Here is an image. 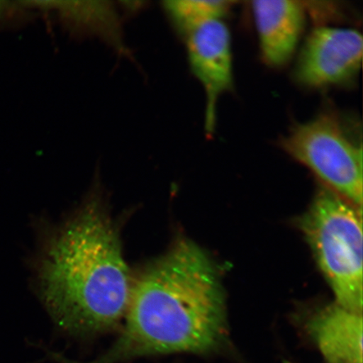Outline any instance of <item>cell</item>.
Here are the masks:
<instances>
[{"label":"cell","mask_w":363,"mask_h":363,"mask_svg":"<svg viewBox=\"0 0 363 363\" xmlns=\"http://www.w3.org/2000/svg\"><path fill=\"white\" fill-rule=\"evenodd\" d=\"M124 326L95 359L60 363H121L174 353L208 354L227 337L224 289L213 262L197 244L180 238L133 279Z\"/></svg>","instance_id":"cell-1"},{"label":"cell","mask_w":363,"mask_h":363,"mask_svg":"<svg viewBox=\"0 0 363 363\" xmlns=\"http://www.w3.org/2000/svg\"><path fill=\"white\" fill-rule=\"evenodd\" d=\"M40 299L66 333L90 337L124 320L133 278L120 228L93 196L48 238L35 269Z\"/></svg>","instance_id":"cell-2"},{"label":"cell","mask_w":363,"mask_h":363,"mask_svg":"<svg viewBox=\"0 0 363 363\" xmlns=\"http://www.w3.org/2000/svg\"><path fill=\"white\" fill-rule=\"evenodd\" d=\"M301 228L335 303L362 312V208L326 187L301 218Z\"/></svg>","instance_id":"cell-3"},{"label":"cell","mask_w":363,"mask_h":363,"mask_svg":"<svg viewBox=\"0 0 363 363\" xmlns=\"http://www.w3.org/2000/svg\"><path fill=\"white\" fill-rule=\"evenodd\" d=\"M286 152L306 166L326 187L362 206V150L330 116L299 124L283 140Z\"/></svg>","instance_id":"cell-4"},{"label":"cell","mask_w":363,"mask_h":363,"mask_svg":"<svg viewBox=\"0 0 363 363\" xmlns=\"http://www.w3.org/2000/svg\"><path fill=\"white\" fill-rule=\"evenodd\" d=\"M363 40L359 31L322 26L312 31L299 53L295 76L310 88L343 84L359 71Z\"/></svg>","instance_id":"cell-5"},{"label":"cell","mask_w":363,"mask_h":363,"mask_svg":"<svg viewBox=\"0 0 363 363\" xmlns=\"http://www.w3.org/2000/svg\"><path fill=\"white\" fill-rule=\"evenodd\" d=\"M185 35L190 66L206 90V129L212 133L217 102L233 82L230 31L223 20H215L194 27Z\"/></svg>","instance_id":"cell-6"},{"label":"cell","mask_w":363,"mask_h":363,"mask_svg":"<svg viewBox=\"0 0 363 363\" xmlns=\"http://www.w3.org/2000/svg\"><path fill=\"white\" fill-rule=\"evenodd\" d=\"M263 60L272 67L286 65L292 58L303 26L305 3L293 0L252 2Z\"/></svg>","instance_id":"cell-7"},{"label":"cell","mask_w":363,"mask_h":363,"mask_svg":"<svg viewBox=\"0 0 363 363\" xmlns=\"http://www.w3.org/2000/svg\"><path fill=\"white\" fill-rule=\"evenodd\" d=\"M307 330L326 363H363L362 312L335 303L313 315Z\"/></svg>","instance_id":"cell-8"},{"label":"cell","mask_w":363,"mask_h":363,"mask_svg":"<svg viewBox=\"0 0 363 363\" xmlns=\"http://www.w3.org/2000/svg\"><path fill=\"white\" fill-rule=\"evenodd\" d=\"M38 7L51 8L72 25L93 30L113 39L118 35L117 16L108 2H31Z\"/></svg>","instance_id":"cell-9"},{"label":"cell","mask_w":363,"mask_h":363,"mask_svg":"<svg viewBox=\"0 0 363 363\" xmlns=\"http://www.w3.org/2000/svg\"><path fill=\"white\" fill-rule=\"evenodd\" d=\"M234 2L226 0H172L165 9L184 35L204 22L222 20Z\"/></svg>","instance_id":"cell-10"},{"label":"cell","mask_w":363,"mask_h":363,"mask_svg":"<svg viewBox=\"0 0 363 363\" xmlns=\"http://www.w3.org/2000/svg\"><path fill=\"white\" fill-rule=\"evenodd\" d=\"M20 2L0 1V25L21 9Z\"/></svg>","instance_id":"cell-11"}]
</instances>
